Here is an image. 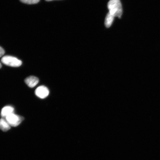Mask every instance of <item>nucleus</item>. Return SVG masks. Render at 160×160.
I'll list each match as a JSON object with an SVG mask.
<instances>
[{
    "label": "nucleus",
    "mask_w": 160,
    "mask_h": 160,
    "mask_svg": "<svg viewBox=\"0 0 160 160\" xmlns=\"http://www.w3.org/2000/svg\"><path fill=\"white\" fill-rule=\"evenodd\" d=\"M40 0H20L22 3L27 4H35L39 2Z\"/></svg>",
    "instance_id": "obj_9"
},
{
    "label": "nucleus",
    "mask_w": 160,
    "mask_h": 160,
    "mask_svg": "<svg viewBox=\"0 0 160 160\" xmlns=\"http://www.w3.org/2000/svg\"><path fill=\"white\" fill-rule=\"evenodd\" d=\"M109 13L114 17L119 18L122 14V8L120 0H110L108 4Z\"/></svg>",
    "instance_id": "obj_1"
},
{
    "label": "nucleus",
    "mask_w": 160,
    "mask_h": 160,
    "mask_svg": "<svg viewBox=\"0 0 160 160\" xmlns=\"http://www.w3.org/2000/svg\"><path fill=\"white\" fill-rule=\"evenodd\" d=\"M49 91L47 87L41 86L37 88L35 91L36 96L41 99H44L48 96Z\"/></svg>",
    "instance_id": "obj_4"
},
{
    "label": "nucleus",
    "mask_w": 160,
    "mask_h": 160,
    "mask_svg": "<svg viewBox=\"0 0 160 160\" xmlns=\"http://www.w3.org/2000/svg\"><path fill=\"white\" fill-rule=\"evenodd\" d=\"M45 1H47L49 2V1H54V0H45Z\"/></svg>",
    "instance_id": "obj_11"
},
{
    "label": "nucleus",
    "mask_w": 160,
    "mask_h": 160,
    "mask_svg": "<svg viewBox=\"0 0 160 160\" xmlns=\"http://www.w3.org/2000/svg\"><path fill=\"white\" fill-rule=\"evenodd\" d=\"M5 119L11 127H16L22 122L24 118L13 113L8 116L5 118Z\"/></svg>",
    "instance_id": "obj_3"
},
{
    "label": "nucleus",
    "mask_w": 160,
    "mask_h": 160,
    "mask_svg": "<svg viewBox=\"0 0 160 160\" xmlns=\"http://www.w3.org/2000/svg\"><path fill=\"white\" fill-rule=\"evenodd\" d=\"M11 126L8 123L6 119L3 118L0 119V129L4 132L8 131L11 129Z\"/></svg>",
    "instance_id": "obj_7"
},
{
    "label": "nucleus",
    "mask_w": 160,
    "mask_h": 160,
    "mask_svg": "<svg viewBox=\"0 0 160 160\" xmlns=\"http://www.w3.org/2000/svg\"><path fill=\"white\" fill-rule=\"evenodd\" d=\"M5 52L4 50L2 48L0 47V58L2 57V56L4 55Z\"/></svg>",
    "instance_id": "obj_10"
},
{
    "label": "nucleus",
    "mask_w": 160,
    "mask_h": 160,
    "mask_svg": "<svg viewBox=\"0 0 160 160\" xmlns=\"http://www.w3.org/2000/svg\"><path fill=\"white\" fill-rule=\"evenodd\" d=\"M14 109L11 106H8L3 108L1 111V116L2 118H6L13 113Z\"/></svg>",
    "instance_id": "obj_6"
},
{
    "label": "nucleus",
    "mask_w": 160,
    "mask_h": 160,
    "mask_svg": "<svg viewBox=\"0 0 160 160\" xmlns=\"http://www.w3.org/2000/svg\"><path fill=\"white\" fill-rule=\"evenodd\" d=\"M25 82L29 87L31 88L34 87L39 82L38 78L34 76H30L25 79Z\"/></svg>",
    "instance_id": "obj_5"
},
{
    "label": "nucleus",
    "mask_w": 160,
    "mask_h": 160,
    "mask_svg": "<svg viewBox=\"0 0 160 160\" xmlns=\"http://www.w3.org/2000/svg\"><path fill=\"white\" fill-rule=\"evenodd\" d=\"M114 17L112 15L109 13H108L106 16L105 20V25L106 27L108 28L111 27L112 23H113Z\"/></svg>",
    "instance_id": "obj_8"
},
{
    "label": "nucleus",
    "mask_w": 160,
    "mask_h": 160,
    "mask_svg": "<svg viewBox=\"0 0 160 160\" xmlns=\"http://www.w3.org/2000/svg\"><path fill=\"white\" fill-rule=\"evenodd\" d=\"M1 62L4 64L13 67H19L22 64L21 60L11 56H4L2 58Z\"/></svg>",
    "instance_id": "obj_2"
},
{
    "label": "nucleus",
    "mask_w": 160,
    "mask_h": 160,
    "mask_svg": "<svg viewBox=\"0 0 160 160\" xmlns=\"http://www.w3.org/2000/svg\"><path fill=\"white\" fill-rule=\"evenodd\" d=\"M2 66L1 63H0V69L2 68Z\"/></svg>",
    "instance_id": "obj_12"
}]
</instances>
